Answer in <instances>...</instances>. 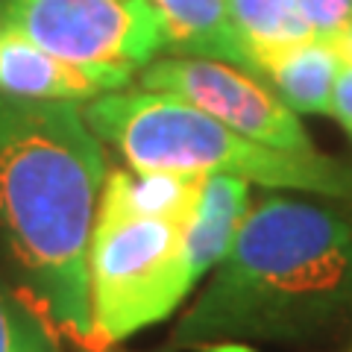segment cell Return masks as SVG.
I'll list each match as a JSON object with an SVG mask.
<instances>
[{
	"mask_svg": "<svg viewBox=\"0 0 352 352\" xmlns=\"http://www.w3.org/2000/svg\"><path fill=\"white\" fill-rule=\"evenodd\" d=\"M106 173L82 103L0 97V238L32 305L85 352H97L88 252Z\"/></svg>",
	"mask_w": 352,
	"mask_h": 352,
	"instance_id": "obj_1",
	"label": "cell"
},
{
	"mask_svg": "<svg viewBox=\"0 0 352 352\" xmlns=\"http://www.w3.org/2000/svg\"><path fill=\"white\" fill-rule=\"evenodd\" d=\"M0 352H59L36 305L0 282Z\"/></svg>",
	"mask_w": 352,
	"mask_h": 352,
	"instance_id": "obj_12",
	"label": "cell"
},
{
	"mask_svg": "<svg viewBox=\"0 0 352 352\" xmlns=\"http://www.w3.org/2000/svg\"><path fill=\"white\" fill-rule=\"evenodd\" d=\"M0 30L126 85L168 50L150 0H0Z\"/></svg>",
	"mask_w": 352,
	"mask_h": 352,
	"instance_id": "obj_5",
	"label": "cell"
},
{
	"mask_svg": "<svg viewBox=\"0 0 352 352\" xmlns=\"http://www.w3.org/2000/svg\"><path fill=\"white\" fill-rule=\"evenodd\" d=\"M135 80L141 91L176 97L264 147L302 159L317 156V147L296 112L273 94L267 82L235 65L194 56H159Z\"/></svg>",
	"mask_w": 352,
	"mask_h": 352,
	"instance_id": "obj_6",
	"label": "cell"
},
{
	"mask_svg": "<svg viewBox=\"0 0 352 352\" xmlns=\"http://www.w3.org/2000/svg\"><path fill=\"white\" fill-rule=\"evenodd\" d=\"M94 135L109 144L135 173L238 176V179L320 194L352 203V168L317 156L264 147L168 94L120 88L82 106Z\"/></svg>",
	"mask_w": 352,
	"mask_h": 352,
	"instance_id": "obj_3",
	"label": "cell"
},
{
	"mask_svg": "<svg viewBox=\"0 0 352 352\" xmlns=\"http://www.w3.org/2000/svg\"><path fill=\"white\" fill-rule=\"evenodd\" d=\"M250 212V182L238 176H208L185 235V258L194 285L208 276L232 247Z\"/></svg>",
	"mask_w": 352,
	"mask_h": 352,
	"instance_id": "obj_10",
	"label": "cell"
},
{
	"mask_svg": "<svg viewBox=\"0 0 352 352\" xmlns=\"http://www.w3.org/2000/svg\"><path fill=\"white\" fill-rule=\"evenodd\" d=\"M229 12L247 41L252 62L261 53L314 38L300 12V0H229Z\"/></svg>",
	"mask_w": 352,
	"mask_h": 352,
	"instance_id": "obj_11",
	"label": "cell"
},
{
	"mask_svg": "<svg viewBox=\"0 0 352 352\" xmlns=\"http://www.w3.org/2000/svg\"><path fill=\"white\" fill-rule=\"evenodd\" d=\"M188 223L191 217L135 212L100 191L88 252L97 352L162 323L191 294Z\"/></svg>",
	"mask_w": 352,
	"mask_h": 352,
	"instance_id": "obj_4",
	"label": "cell"
},
{
	"mask_svg": "<svg viewBox=\"0 0 352 352\" xmlns=\"http://www.w3.org/2000/svg\"><path fill=\"white\" fill-rule=\"evenodd\" d=\"M332 118L352 138V62H344V68L338 74L335 97H332Z\"/></svg>",
	"mask_w": 352,
	"mask_h": 352,
	"instance_id": "obj_14",
	"label": "cell"
},
{
	"mask_svg": "<svg viewBox=\"0 0 352 352\" xmlns=\"http://www.w3.org/2000/svg\"><path fill=\"white\" fill-rule=\"evenodd\" d=\"M300 12L311 36L326 44L352 27V0H300Z\"/></svg>",
	"mask_w": 352,
	"mask_h": 352,
	"instance_id": "obj_13",
	"label": "cell"
},
{
	"mask_svg": "<svg viewBox=\"0 0 352 352\" xmlns=\"http://www.w3.org/2000/svg\"><path fill=\"white\" fill-rule=\"evenodd\" d=\"M329 47H332L344 62H352V27L346 32H340V36L332 44H329Z\"/></svg>",
	"mask_w": 352,
	"mask_h": 352,
	"instance_id": "obj_15",
	"label": "cell"
},
{
	"mask_svg": "<svg viewBox=\"0 0 352 352\" xmlns=\"http://www.w3.org/2000/svg\"><path fill=\"white\" fill-rule=\"evenodd\" d=\"M352 314V212L264 197L170 338V349L288 340Z\"/></svg>",
	"mask_w": 352,
	"mask_h": 352,
	"instance_id": "obj_2",
	"label": "cell"
},
{
	"mask_svg": "<svg viewBox=\"0 0 352 352\" xmlns=\"http://www.w3.org/2000/svg\"><path fill=\"white\" fill-rule=\"evenodd\" d=\"M129 88L118 76L88 71L53 56L24 36L0 30V97L12 100L91 103L109 91Z\"/></svg>",
	"mask_w": 352,
	"mask_h": 352,
	"instance_id": "obj_7",
	"label": "cell"
},
{
	"mask_svg": "<svg viewBox=\"0 0 352 352\" xmlns=\"http://www.w3.org/2000/svg\"><path fill=\"white\" fill-rule=\"evenodd\" d=\"M344 59L326 41L308 38L300 44L256 56L261 82L296 115H332V97Z\"/></svg>",
	"mask_w": 352,
	"mask_h": 352,
	"instance_id": "obj_9",
	"label": "cell"
},
{
	"mask_svg": "<svg viewBox=\"0 0 352 352\" xmlns=\"http://www.w3.org/2000/svg\"><path fill=\"white\" fill-rule=\"evenodd\" d=\"M173 56L214 59L256 76V62L229 12V0H150Z\"/></svg>",
	"mask_w": 352,
	"mask_h": 352,
	"instance_id": "obj_8",
	"label": "cell"
}]
</instances>
